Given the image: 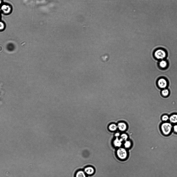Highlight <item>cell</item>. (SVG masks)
Masks as SVG:
<instances>
[{
	"label": "cell",
	"mask_w": 177,
	"mask_h": 177,
	"mask_svg": "<svg viewBox=\"0 0 177 177\" xmlns=\"http://www.w3.org/2000/svg\"><path fill=\"white\" fill-rule=\"evenodd\" d=\"M172 125L171 123L165 122L162 123L160 126V129L162 134L165 136H168L171 133L172 128Z\"/></svg>",
	"instance_id": "6da1fadb"
},
{
	"label": "cell",
	"mask_w": 177,
	"mask_h": 177,
	"mask_svg": "<svg viewBox=\"0 0 177 177\" xmlns=\"http://www.w3.org/2000/svg\"><path fill=\"white\" fill-rule=\"evenodd\" d=\"M116 154L118 159L121 161L126 160L128 157V153L127 149L121 147L116 151Z\"/></svg>",
	"instance_id": "7a4b0ae2"
},
{
	"label": "cell",
	"mask_w": 177,
	"mask_h": 177,
	"mask_svg": "<svg viewBox=\"0 0 177 177\" xmlns=\"http://www.w3.org/2000/svg\"><path fill=\"white\" fill-rule=\"evenodd\" d=\"M167 53L166 51L162 49H159L156 50L154 53L155 57L157 59L163 60L167 57Z\"/></svg>",
	"instance_id": "3957f363"
},
{
	"label": "cell",
	"mask_w": 177,
	"mask_h": 177,
	"mask_svg": "<svg viewBox=\"0 0 177 177\" xmlns=\"http://www.w3.org/2000/svg\"><path fill=\"white\" fill-rule=\"evenodd\" d=\"M167 81L166 79L163 78H162L158 79L157 81V85L159 88L162 89H164L167 86Z\"/></svg>",
	"instance_id": "277c9868"
},
{
	"label": "cell",
	"mask_w": 177,
	"mask_h": 177,
	"mask_svg": "<svg viewBox=\"0 0 177 177\" xmlns=\"http://www.w3.org/2000/svg\"><path fill=\"white\" fill-rule=\"evenodd\" d=\"M84 171L87 175L92 176L95 173V170L94 168L92 166H88L86 167L84 169Z\"/></svg>",
	"instance_id": "5b68a950"
},
{
	"label": "cell",
	"mask_w": 177,
	"mask_h": 177,
	"mask_svg": "<svg viewBox=\"0 0 177 177\" xmlns=\"http://www.w3.org/2000/svg\"><path fill=\"white\" fill-rule=\"evenodd\" d=\"M123 141V139L122 138L119 139L118 137H117L114 141L113 145L115 147L118 148L121 147Z\"/></svg>",
	"instance_id": "8992f818"
},
{
	"label": "cell",
	"mask_w": 177,
	"mask_h": 177,
	"mask_svg": "<svg viewBox=\"0 0 177 177\" xmlns=\"http://www.w3.org/2000/svg\"><path fill=\"white\" fill-rule=\"evenodd\" d=\"M1 9L3 12L6 14L10 13L11 10V8L10 6L6 4H4L3 5Z\"/></svg>",
	"instance_id": "52a82bcc"
},
{
	"label": "cell",
	"mask_w": 177,
	"mask_h": 177,
	"mask_svg": "<svg viewBox=\"0 0 177 177\" xmlns=\"http://www.w3.org/2000/svg\"><path fill=\"white\" fill-rule=\"evenodd\" d=\"M74 177H87V175L84 171L82 170L77 171L74 175Z\"/></svg>",
	"instance_id": "ba28073f"
},
{
	"label": "cell",
	"mask_w": 177,
	"mask_h": 177,
	"mask_svg": "<svg viewBox=\"0 0 177 177\" xmlns=\"http://www.w3.org/2000/svg\"><path fill=\"white\" fill-rule=\"evenodd\" d=\"M170 122L172 123H177V114H174L171 115L169 118Z\"/></svg>",
	"instance_id": "9c48e42d"
},
{
	"label": "cell",
	"mask_w": 177,
	"mask_h": 177,
	"mask_svg": "<svg viewBox=\"0 0 177 177\" xmlns=\"http://www.w3.org/2000/svg\"><path fill=\"white\" fill-rule=\"evenodd\" d=\"M159 66L161 69H165L168 66V63L166 60H162L159 62Z\"/></svg>",
	"instance_id": "30bf717a"
},
{
	"label": "cell",
	"mask_w": 177,
	"mask_h": 177,
	"mask_svg": "<svg viewBox=\"0 0 177 177\" xmlns=\"http://www.w3.org/2000/svg\"><path fill=\"white\" fill-rule=\"evenodd\" d=\"M118 127L120 131H125L127 128L126 125L123 123H119L118 124Z\"/></svg>",
	"instance_id": "8fae6325"
},
{
	"label": "cell",
	"mask_w": 177,
	"mask_h": 177,
	"mask_svg": "<svg viewBox=\"0 0 177 177\" xmlns=\"http://www.w3.org/2000/svg\"><path fill=\"white\" fill-rule=\"evenodd\" d=\"M161 94L162 96L167 97L169 96L170 91L169 89H167V88H164L162 91Z\"/></svg>",
	"instance_id": "7c38bea8"
},
{
	"label": "cell",
	"mask_w": 177,
	"mask_h": 177,
	"mask_svg": "<svg viewBox=\"0 0 177 177\" xmlns=\"http://www.w3.org/2000/svg\"><path fill=\"white\" fill-rule=\"evenodd\" d=\"M123 145L124 148L127 149L131 148L132 146V143L131 141L127 140L125 141Z\"/></svg>",
	"instance_id": "4fadbf2b"
},
{
	"label": "cell",
	"mask_w": 177,
	"mask_h": 177,
	"mask_svg": "<svg viewBox=\"0 0 177 177\" xmlns=\"http://www.w3.org/2000/svg\"><path fill=\"white\" fill-rule=\"evenodd\" d=\"M118 127V126L114 124H112L109 126V129L111 131H114L117 130Z\"/></svg>",
	"instance_id": "5bb4252c"
},
{
	"label": "cell",
	"mask_w": 177,
	"mask_h": 177,
	"mask_svg": "<svg viewBox=\"0 0 177 177\" xmlns=\"http://www.w3.org/2000/svg\"><path fill=\"white\" fill-rule=\"evenodd\" d=\"M169 116L166 114L162 116L161 119L163 121L166 122L169 119Z\"/></svg>",
	"instance_id": "9a60e30c"
},
{
	"label": "cell",
	"mask_w": 177,
	"mask_h": 177,
	"mask_svg": "<svg viewBox=\"0 0 177 177\" xmlns=\"http://www.w3.org/2000/svg\"><path fill=\"white\" fill-rule=\"evenodd\" d=\"M121 138L123 139V141H127L128 138V136L126 134H123L121 135Z\"/></svg>",
	"instance_id": "2e32d148"
},
{
	"label": "cell",
	"mask_w": 177,
	"mask_h": 177,
	"mask_svg": "<svg viewBox=\"0 0 177 177\" xmlns=\"http://www.w3.org/2000/svg\"><path fill=\"white\" fill-rule=\"evenodd\" d=\"M4 23L1 22H0V30H1L4 29Z\"/></svg>",
	"instance_id": "e0dca14e"
},
{
	"label": "cell",
	"mask_w": 177,
	"mask_h": 177,
	"mask_svg": "<svg viewBox=\"0 0 177 177\" xmlns=\"http://www.w3.org/2000/svg\"><path fill=\"white\" fill-rule=\"evenodd\" d=\"M173 127L174 132L177 133V124L174 125Z\"/></svg>",
	"instance_id": "ac0fdd59"
},
{
	"label": "cell",
	"mask_w": 177,
	"mask_h": 177,
	"mask_svg": "<svg viewBox=\"0 0 177 177\" xmlns=\"http://www.w3.org/2000/svg\"><path fill=\"white\" fill-rule=\"evenodd\" d=\"M120 135V134L119 133H116L115 134V136L116 137H118Z\"/></svg>",
	"instance_id": "d6986e66"
},
{
	"label": "cell",
	"mask_w": 177,
	"mask_h": 177,
	"mask_svg": "<svg viewBox=\"0 0 177 177\" xmlns=\"http://www.w3.org/2000/svg\"><path fill=\"white\" fill-rule=\"evenodd\" d=\"M2 3L1 0H0V4Z\"/></svg>",
	"instance_id": "ffe728a7"
},
{
	"label": "cell",
	"mask_w": 177,
	"mask_h": 177,
	"mask_svg": "<svg viewBox=\"0 0 177 177\" xmlns=\"http://www.w3.org/2000/svg\"></svg>",
	"instance_id": "44dd1931"
}]
</instances>
